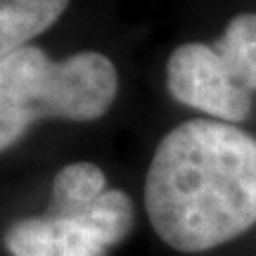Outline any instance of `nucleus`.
Segmentation results:
<instances>
[{
    "label": "nucleus",
    "mask_w": 256,
    "mask_h": 256,
    "mask_svg": "<svg viewBox=\"0 0 256 256\" xmlns=\"http://www.w3.org/2000/svg\"><path fill=\"white\" fill-rule=\"evenodd\" d=\"M116 92V66L102 52L83 50L57 62L26 46L0 57V150L8 152L43 119H100Z\"/></svg>",
    "instance_id": "nucleus-2"
},
{
    "label": "nucleus",
    "mask_w": 256,
    "mask_h": 256,
    "mask_svg": "<svg viewBox=\"0 0 256 256\" xmlns=\"http://www.w3.org/2000/svg\"><path fill=\"white\" fill-rule=\"evenodd\" d=\"M166 88L176 102L211 119L247 121L256 92V12L232 17L214 46L176 48L166 62Z\"/></svg>",
    "instance_id": "nucleus-4"
},
{
    "label": "nucleus",
    "mask_w": 256,
    "mask_h": 256,
    "mask_svg": "<svg viewBox=\"0 0 256 256\" xmlns=\"http://www.w3.org/2000/svg\"><path fill=\"white\" fill-rule=\"evenodd\" d=\"M156 238L200 254L256 226V138L235 124L192 119L171 128L145 176Z\"/></svg>",
    "instance_id": "nucleus-1"
},
{
    "label": "nucleus",
    "mask_w": 256,
    "mask_h": 256,
    "mask_svg": "<svg viewBox=\"0 0 256 256\" xmlns=\"http://www.w3.org/2000/svg\"><path fill=\"white\" fill-rule=\"evenodd\" d=\"M136 223V206L124 190L107 188V176L90 162L60 168L50 209L17 220L5 235L12 256H104Z\"/></svg>",
    "instance_id": "nucleus-3"
},
{
    "label": "nucleus",
    "mask_w": 256,
    "mask_h": 256,
    "mask_svg": "<svg viewBox=\"0 0 256 256\" xmlns=\"http://www.w3.org/2000/svg\"><path fill=\"white\" fill-rule=\"evenodd\" d=\"M69 0H0V57L31 43L55 24Z\"/></svg>",
    "instance_id": "nucleus-5"
}]
</instances>
